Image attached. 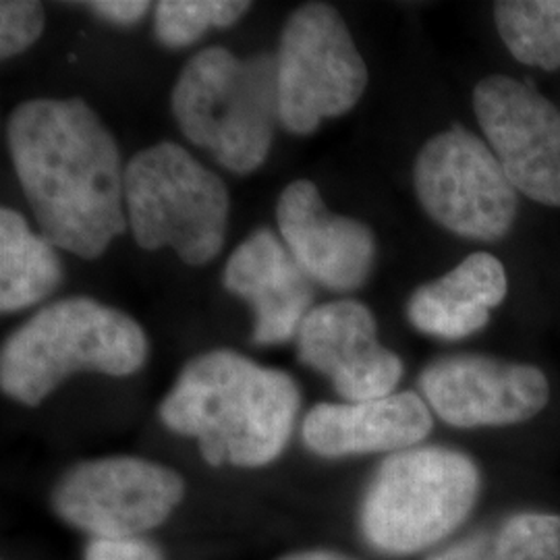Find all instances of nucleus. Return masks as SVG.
Listing matches in <instances>:
<instances>
[{
  "mask_svg": "<svg viewBox=\"0 0 560 560\" xmlns=\"http://www.w3.org/2000/svg\"><path fill=\"white\" fill-rule=\"evenodd\" d=\"M44 32V9L32 0L0 2V55L11 59L27 50Z\"/></svg>",
  "mask_w": 560,
  "mask_h": 560,
  "instance_id": "obj_21",
  "label": "nucleus"
},
{
  "mask_svg": "<svg viewBox=\"0 0 560 560\" xmlns=\"http://www.w3.org/2000/svg\"><path fill=\"white\" fill-rule=\"evenodd\" d=\"M222 282L252 305L258 345H282L298 337L301 322L314 310V280L270 229L252 233L231 254Z\"/></svg>",
  "mask_w": 560,
  "mask_h": 560,
  "instance_id": "obj_14",
  "label": "nucleus"
},
{
  "mask_svg": "<svg viewBox=\"0 0 560 560\" xmlns=\"http://www.w3.org/2000/svg\"><path fill=\"white\" fill-rule=\"evenodd\" d=\"M7 140L42 237L92 260L125 233L119 148L85 102H23L9 117Z\"/></svg>",
  "mask_w": 560,
  "mask_h": 560,
  "instance_id": "obj_1",
  "label": "nucleus"
},
{
  "mask_svg": "<svg viewBox=\"0 0 560 560\" xmlns=\"http://www.w3.org/2000/svg\"><path fill=\"white\" fill-rule=\"evenodd\" d=\"M432 432L428 405L416 393L361 402H322L303 421V441L320 457L400 453Z\"/></svg>",
  "mask_w": 560,
  "mask_h": 560,
  "instance_id": "obj_15",
  "label": "nucleus"
},
{
  "mask_svg": "<svg viewBox=\"0 0 560 560\" xmlns=\"http://www.w3.org/2000/svg\"><path fill=\"white\" fill-rule=\"evenodd\" d=\"M62 280L55 245L36 235L20 212L0 210V312L13 314L46 300Z\"/></svg>",
  "mask_w": 560,
  "mask_h": 560,
  "instance_id": "obj_17",
  "label": "nucleus"
},
{
  "mask_svg": "<svg viewBox=\"0 0 560 560\" xmlns=\"http://www.w3.org/2000/svg\"><path fill=\"white\" fill-rule=\"evenodd\" d=\"M298 353L349 402L388 397L402 376V361L378 342L376 320L360 301L314 307L298 330Z\"/></svg>",
  "mask_w": 560,
  "mask_h": 560,
  "instance_id": "obj_12",
  "label": "nucleus"
},
{
  "mask_svg": "<svg viewBox=\"0 0 560 560\" xmlns=\"http://www.w3.org/2000/svg\"><path fill=\"white\" fill-rule=\"evenodd\" d=\"M183 494L177 471L152 460L108 457L73 467L55 490V509L94 540H138L175 511Z\"/></svg>",
  "mask_w": 560,
  "mask_h": 560,
  "instance_id": "obj_9",
  "label": "nucleus"
},
{
  "mask_svg": "<svg viewBox=\"0 0 560 560\" xmlns=\"http://www.w3.org/2000/svg\"><path fill=\"white\" fill-rule=\"evenodd\" d=\"M280 560H355L351 557H345L339 552H330V550H307V552H298V555H289Z\"/></svg>",
  "mask_w": 560,
  "mask_h": 560,
  "instance_id": "obj_24",
  "label": "nucleus"
},
{
  "mask_svg": "<svg viewBox=\"0 0 560 560\" xmlns=\"http://www.w3.org/2000/svg\"><path fill=\"white\" fill-rule=\"evenodd\" d=\"M279 119L295 136L349 113L368 85V67L335 7L307 2L282 30L277 55Z\"/></svg>",
  "mask_w": 560,
  "mask_h": 560,
  "instance_id": "obj_7",
  "label": "nucleus"
},
{
  "mask_svg": "<svg viewBox=\"0 0 560 560\" xmlns=\"http://www.w3.org/2000/svg\"><path fill=\"white\" fill-rule=\"evenodd\" d=\"M423 399L455 428L513 425L536 418L550 400L544 372L488 355L432 361L420 376Z\"/></svg>",
  "mask_w": 560,
  "mask_h": 560,
  "instance_id": "obj_11",
  "label": "nucleus"
},
{
  "mask_svg": "<svg viewBox=\"0 0 560 560\" xmlns=\"http://www.w3.org/2000/svg\"><path fill=\"white\" fill-rule=\"evenodd\" d=\"M148 358L138 322L90 298H67L42 307L2 345L4 395L36 407L78 372L129 376Z\"/></svg>",
  "mask_w": 560,
  "mask_h": 560,
  "instance_id": "obj_3",
  "label": "nucleus"
},
{
  "mask_svg": "<svg viewBox=\"0 0 560 560\" xmlns=\"http://www.w3.org/2000/svg\"><path fill=\"white\" fill-rule=\"evenodd\" d=\"M494 21L515 59L544 71L560 69V0H501Z\"/></svg>",
  "mask_w": 560,
  "mask_h": 560,
  "instance_id": "obj_19",
  "label": "nucleus"
},
{
  "mask_svg": "<svg viewBox=\"0 0 560 560\" xmlns=\"http://www.w3.org/2000/svg\"><path fill=\"white\" fill-rule=\"evenodd\" d=\"M300 402L289 374L222 349L183 368L159 413L168 430L196 439L210 465L261 467L287 446Z\"/></svg>",
  "mask_w": 560,
  "mask_h": 560,
  "instance_id": "obj_2",
  "label": "nucleus"
},
{
  "mask_svg": "<svg viewBox=\"0 0 560 560\" xmlns=\"http://www.w3.org/2000/svg\"><path fill=\"white\" fill-rule=\"evenodd\" d=\"M506 293L509 280L502 261L478 252L441 279L421 284L407 301V318L423 335L465 339L488 324Z\"/></svg>",
  "mask_w": 560,
  "mask_h": 560,
  "instance_id": "obj_16",
  "label": "nucleus"
},
{
  "mask_svg": "<svg viewBox=\"0 0 560 560\" xmlns=\"http://www.w3.org/2000/svg\"><path fill=\"white\" fill-rule=\"evenodd\" d=\"M478 492L480 471L463 453L442 446L393 453L370 483L361 529L386 555H413L451 536Z\"/></svg>",
  "mask_w": 560,
  "mask_h": 560,
  "instance_id": "obj_5",
  "label": "nucleus"
},
{
  "mask_svg": "<svg viewBox=\"0 0 560 560\" xmlns=\"http://www.w3.org/2000/svg\"><path fill=\"white\" fill-rule=\"evenodd\" d=\"M88 9H92L102 20L113 21L119 25H136L148 13L150 2L145 0H96L88 2Z\"/></svg>",
  "mask_w": 560,
  "mask_h": 560,
  "instance_id": "obj_23",
  "label": "nucleus"
},
{
  "mask_svg": "<svg viewBox=\"0 0 560 560\" xmlns=\"http://www.w3.org/2000/svg\"><path fill=\"white\" fill-rule=\"evenodd\" d=\"M125 206L143 249L171 247L189 266H203L221 254L229 221L226 185L177 143L162 141L129 161Z\"/></svg>",
  "mask_w": 560,
  "mask_h": 560,
  "instance_id": "obj_6",
  "label": "nucleus"
},
{
  "mask_svg": "<svg viewBox=\"0 0 560 560\" xmlns=\"http://www.w3.org/2000/svg\"><path fill=\"white\" fill-rule=\"evenodd\" d=\"M428 560H560V515H513Z\"/></svg>",
  "mask_w": 560,
  "mask_h": 560,
  "instance_id": "obj_18",
  "label": "nucleus"
},
{
  "mask_svg": "<svg viewBox=\"0 0 560 560\" xmlns=\"http://www.w3.org/2000/svg\"><path fill=\"white\" fill-rule=\"evenodd\" d=\"M474 110L513 187L560 208V110L534 88L490 75L474 90Z\"/></svg>",
  "mask_w": 560,
  "mask_h": 560,
  "instance_id": "obj_10",
  "label": "nucleus"
},
{
  "mask_svg": "<svg viewBox=\"0 0 560 560\" xmlns=\"http://www.w3.org/2000/svg\"><path fill=\"white\" fill-rule=\"evenodd\" d=\"M183 136L237 175L260 168L279 119L277 57L240 59L221 46L198 52L173 88Z\"/></svg>",
  "mask_w": 560,
  "mask_h": 560,
  "instance_id": "obj_4",
  "label": "nucleus"
},
{
  "mask_svg": "<svg viewBox=\"0 0 560 560\" xmlns=\"http://www.w3.org/2000/svg\"><path fill=\"white\" fill-rule=\"evenodd\" d=\"M280 237L303 272L330 291H355L376 261L374 233L360 221L332 214L312 180H293L277 206Z\"/></svg>",
  "mask_w": 560,
  "mask_h": 560,
  "instance_id": "obj_13",
  "label": "nucleus"
},
{
  "mask_svg": "<svg viewBox=\"0 0 560 560\" xmlns=\"http://www.w3.org/2000/svg\"><path fill=\"white\" fill-rule=\"evenodd\" d=\"M85 560H162V557L148 541L92 540Z\"/></svg>",
  "mask_w": 560,
  "mask_h": 560,
  "instance_id": "obj_22",
  "label": "nucleus"
},
{
  "mask_svg": "<svg viewBox=\"0 0 560 560\" xmlns=\"http://www.w3.org/2000/svg\"><path fill=\"white\" fill-rule=\"evenodd\" d=\"M413 185L425 214L465 240H502L517 219V189L501 162L460 125L423 143Z\"/></svg>",
  "mask_w": 560,
  "mask_h": 560,
  "instance_id": "obj_8",
  "label": "nucleus"
},
{
  "mask_svg": "<svg viewBox=\"0 0 560 560\" xmlns=\"http://www.w3.org/2000/svg\"><path fill=\"white\" fill-rule=\"evenodd\" d=\"M252 9L240 0H162L154 9V32L166 48H185L212 27H231Z\"/></svg>",
  "mask_w": 560,
  "mask_h": 560,
  "instance_id": "obj_20",
  "label": "nucleus"
}]
</instances>
